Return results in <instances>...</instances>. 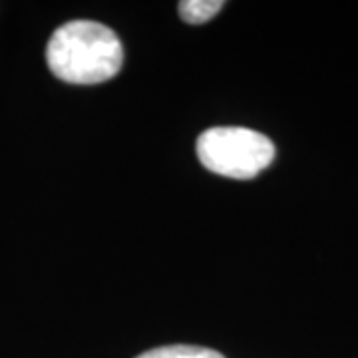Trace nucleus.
Instances as JSON below:
<instances>
[{"mask_svg": "<svg viewBox=\"0 0 358 358\" xmlns=\"http://www.w3.org/2000/svg\"><path fill=\"white\" fill-rule=\"evenodd\" d=\"M46 62L66 84H103L122 70L124 46L112 28L94 20H70L48 40Z\"/></svg>", "mask_w": 358, "mask_h": 358, "instance_id": "1", "label": "nucleus"}, {"mask_svg": "<svg viewBox=\"0 0 358 358\" xmlns=\"http://www.w3.org/2000/svg\"><path fill=\"white\" fill-rule=\"evenodd\" d=\"M197 157L205 169L231 179H253L275 159V143L255 129L221 126L197 138Z\"/></svg>", "mask_w": 358, "mask_h": 358, "instance_id": "2", "label": "nucleus"}, {"mask_svg": "<svg viewBox=\"0 0 358 358\" xmlns=\"http://www.w3.org/2000/svg\"><path fill=\"white\" fill-rule=\"evenodd\" d=\"M225 6L221 0H183L179 2V16L187 24H205Z\"/></svg>", "mask_w": 358, "mask_h": 358, "instance_id": "3", "label": "nucleus"}, {"mask_svg": "<svg viewBox=\"0 0 358 358\" xmlns=\"http://www.w3.org/2000/svg\"><path fill=\"white\" fill-rule=\"evenodd\" d=\"M136 358H225L213 348L195 345H167L152 348Z\"/></svg>", "mask_w": 358, "mask_h": 358, "instance_id": "4", "label": "nucleus"}]
</instances>
